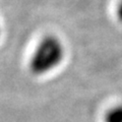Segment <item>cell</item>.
Returning <instances> with one entry per match:
<instances>
[{
  "label": "cell",
  "instance_id": "277c9868",
  "mask_svg": "<svg viewBox=\"0 0 122 122\" xmlns=\"http://www.w3.org/2000/svg\"><path fill=\"white\" fill-rule=\"evenodd\" d=\"M0 34H1V25H0Z\"/></svg>",
  "mask_w": 122,
  "mask_h": 122
},
{
  "label": "cell",
  "instance_id": "3957f363",
  "mask_svg": "<svg viewBox=\"0 0 122 122\" xmlns=\"http://www.w3.org/2000/svg\"><path fill=\"white\" fill-rule=\"evenodd\" d=\"M117 17L122 22V0H120L117 6Z\"/></svg>",
  "mask_w": 122,
  "mask_h": 122
},
{
  "label": "cell",
  "instance_id": "7a4b0ae2",
  "mask_svg": "<svg viewBox=\"0 0 122 122\" xmlns=\"http://www.w3.org/2000/svg\"><path fill=\"white\" fill-rule=\"evenodd\" d=\"M104 122H122V104L109 109L105 114Z\"/></svg>",
  "mask_w": 122,
  "mask_h": 122
},
{
  "label": "cell",
  "instance_id": "6da1fadb",
  "mask_svg": "<svg viewBox=\"0 0 122 122\" xmlns=\"http://www.w3.org/2000/svg\"><path fill=\"white\" fill-rule=\"evenodd\" d=\"M65 57V47L57 36L48 35L42 39L29 62L30 73L43 76L58 67Z\"/></svg>",
  "mask_w": 122,
  "mask_h": 122
}]
</instances>
